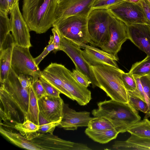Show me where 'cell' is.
<instances>
[{
    "mask_svg": "<svg viewBox=\"0 0 150 150\" xmlns=\"http://www.w3.org/2000/svg\"><path fill=\"white\" fill-rule=\"evenodd\" d=\"M15 43L10 33L0 45V81L4 82L7 77L11 67L13 50Z\"/></svg>",
    "mask_w": 150,
    "mask_h": 150,
    "instance_id": "obj_18",
    "label": "cell"
},
{
    "mask_svg": "<svg viewBox=\"0 0 150 150\" xmlns=\"http://www.w3.org/2000/svg\"><path fill=\"white\" fill-rule=\"evenodd\" d=\"M62 0H57L58 3H59Z\"/></svg>",
    "mask_w": 150,
    "mask_h": 150,
    "instance_id": "obj_47",
    "label": "cell"
},
{
    "mask_svg": "<svg viewBox=\"0 0 150 150\" xmlns=\"http://www.w3.org/2000/svg\"><path fill=\"white\" fill-rule=\"evenodd\" d=\"M60 50L65 52L74 63L76 69L85 75L91 82L93 88L99 87L91 66L83 56L81 47L71 40L60 35Z\"/></svg>",
    "mask_w": 150,
    "mask_h": 150,
    "instance_id": "obj_10",
    "label": "cell"
},
{
    "mask_svg": "<svg viewBox=\"0 0 150 150\" xmlns=\"http://www.w3.org/2000/svg\"><path fill=\"white\" fill-rule=\"evenodd\" d=\"M88 128L94 130L115 129L114 126L110 121L102 117H93L90 121Z\"/></svg>",
    "mask_w": 150,
    "mask_h": 150,
    "instance_id": "obj_26",
    "label": "cell"
},
{
    "mask_svg": "<svg viewBox=\"0 0 150 150\" xmlns=\"http://www.w3.org/2000/svg\"><path fill=\"white\" fill-rule=\"evenodd\" d=\"M146 101L148 105V110L145 114L144 118L150 117V75H147L140 77Z\"/></svg>",
    "mask_w": 150,
    "mask_h": 150,
    "instance_id": "obj_28",
    "label": "cell"
},
{
    "mask_svg": "<svg viewBox=\"0 0 150 150\" xmlns=\"http://www.w3.org/2000/svg\"><path fill=\"white\" fill-rule=\"evenodd\" d=\"M9 13L11 32L15 45L30 48L32 46L30 41V30L20 11L18 2L14 5Z\"/></svg>",
    "mask_w": 150,
    "mask_h": 150,
    "instance_id": "obj_12",
    "label": "cell"
},
{
    "mask_svg": "<svg viewBox=\"0 0 150 150\" xmlns=\"http://www.w3.org/2000/svg\"><path fill=\"white\" fill-rule=\"evenodd\" d=\"M112 148L120 150H147L145 147L127 141H116L112 146Z\"/></svg>",
    "mask_w": 150,
    "mask_h": 150,
    "instance_id": "obj_30",
    "label": "cell"
},
{
    "mask_svg": "<svg viewBox=\"0 0 150 150\" xmlns=\"http://www.w3.org/2000/svg\"><path fill=\"white\" fill-rule=\"evenodd\" d=\"M107 9L127 25L135 24H146L145 14L141 2L135 4L124 1Z\"/></svg>",
    "mask_w": 150,
    "mask_h": 150,
    "instance_id": "obj_11",
    "label": "cell"
},
{
    "mask_svg": "<svg viewBox=\"0 0 150 150\" xmlns=\"http://www.w3.org/2000/svg\"><path fill=\"white\" fill-rule=\"evenodd\" d=\"M90 113L86 111L77 112L64 103L63 117L57 127L66 130H74L78 127H88L93 118Z\"/></svg>",
    "mask_w": 150,
    "mask_h": 150,
    "instance_id": "obj_15",
    "label": "cell"
},
{
    "mask_svg": "<svg viewBox=\"0 0 150 150\" xmlns=\"http://www.w3.org/2000/svg\"><path fill=\"white\" fill-rule=\"evenodd\" d=\"M125 1L132 3L138 4L140 2L141 0H125Z\"/></svg>",
    "mask_w": 150,
    "mask_h": 150,
    "instance_id": "obj_46",
    "label": "cell"
},
{
    "mask_svg": "<svg viewBox=\"0 0 150 150\" xmlns=\"http://www.w3.org/2000/svg\"><path fill=\"white\" fill-rule=\"evenodd\" d=\"M0 9L9 13L6 0H0Z\"/></svg>",
    "mask_w": 150,
    "mask_h": 150,
    "instance_id": "obj_43",
    "label": "cell"
},
{
    "mask_svg": "<svg viewBox=\"0 0 150 150\" xmlns=\"http://www.w3.org/2000/svg\"><path fill=\"white\" fill-rule=\"evenodd\" d=\"M52 31L53 35L51 36V37L55 45V50H54V53L60 50L61 45V37L60 35L57 30L54 28L52 29Z\"/></svg>",
    "mask_w": 150,
    "mask_h": 150,
    "instance_id": "obj_41",
    "label": "cell"
},
{
    "mask_svg": "<svg viewBox=\"0 0 150 150\" xmlns=\"http://www.w3.org/2000/svg\"><path fill=\"white\" fill-rule=\"evenodd\" d=\"M133 76L141 77L150 74V56L133 64L129 71Z\"/></svg>",
    "mask_w": 150,
    "mask_h": 150,
    "instance_id": "obj_24",
    "label": "cell"
},
{
    "mask_svg": "<svg viewBox=\"0 0 150 150\" xmlns=\"http://www.w3.org/2000/svg\"><path fill=\"white\" fill-rule=\"evenodd\" d=\"M60 122H50L39 125L37 132L41 133H49L53 134L55 127L57 126Z\"/></svg>",
    "mask_w": 150,
    "mask_h": 150,
    "instance_id": "obj_38",
    "label": "cell"
},
{
    "mask_svg": "<svg viewBox=\"0 0 150 150\" xmlns=\"http://www.w3.org/2000/svg\"><path fill=\"white\" fill-rule=\"evenodd\" d=\"M40 113L49 122H60L63 117L64 103L60 97L48 95L38 99Z\"/></svg>",
    "mask_w": 150,
    "mask_h": 150,
    "instance_id": "obj_14",
    "label": "cell"
},
{
    "mask_svg": "<svg viewBox=\"0 0 150 150\" xmlns=\"http://www.w3.org/2000/svg\"><path fill=\"white\" fill-rule=\"evenodd\" d=\"M110 12L107 9H92L87 17V29L89 43L100 47L108 37Z\"/></svg>",
    "mask_w": 150,
    "mask_h": 150,
    "instance_id": "obj_6",
    "label": "cell"
},
{
    "mask_svg": "<svg viewBox=\"0 0 150 150\" xmlns=\"http://www.w3.org/2000/svg\"><path fill=\"white\" fill-rule=\"evenodd\" d=\"M150 3V0H147Z\"/></svg>",
    "mask_w": 150,
    "mask_h": 150,
    "instance_id": "obj_48",
    "label": "cell"
},
{
    "mask_svg": "<svg viewBox=\"0 0 150 150\" xmlns=\"http://www.w3.org/2000/svg\"><path fill=\"white\" fill-rule=\"evenodd\" d=\"M122 79L124 86L127 92H133L136 89V82L134 76L130 72H123Z\"/></svg>",
    "mask_w": 150,
    "mask_h": 150,
    "instance_id": "obj_31",
    "label": "cell"
},
{
    "mask_svg": "<svg viewBox=\"0 0 150 150\" xmlns=\"http://www.w3.org/2000/svg\"><path fill=\"white\" fill-rule=\"evenodd\" d=\"M128 39L150 56V26L144 24L127 25Z\"/></svg>",
    "mask_w": 150,
    "mask_h": 150,
    "instance_id": "obj_17",
    "label": "cell"
},
{
    "mask_svg": "<svg viewBox=\"0 0 150 150\" xmlns=\"http://www.w3.org/2000/svg\"><path fill=\"white\" fill-rule=\"evenodd\" d=\"M57 0H23L22 15L30 31L46 32L55 21Z\"/></svg>",
    "mask_w": 150,
    "mask_h": 150,
    "instance_id": "obj_2",
    "label": "cell"
},
{
    "mask_svg": "<svg viewBox=\"0 0 150 150\" xmlns=\"http://www.w3.org/2000/svg\"><path fill=\"white\" fill-rule=\"evenodd\" d=\"M11 68L18 76L23 74L39 78L41 71L30 53L29 48L15 45L13 48Z\"/></svg>",
    "mask_w": 150,
    "mask_h": 150,
    "instance_id": "obj_8",
    "label": "cell"
},
{
    "mask_svg": "<svg viewBox=\"0 0 150 150\" xmlns=\"http://www.w3.org/2000/svg\"><path fill=\"white\" fill-rule=\"evenodd\" d=\"M39 125L49 123L40 113L39 115Z\"/></svg>",
    "mask_w": 150,
    "mask_h": 150,
    "instance_id": "obj_45",
    "label": "cell"
},
{
    "mask_svg": "<svg viewBox=\"0 0 150 150\" xmlns=\"http://www.w3.org/2000/svg\"><path fill=\"white\" fill-rule=\"evenodd\" d=\"M8 13L0 9V45L7 34L11 30V27Z\"/></svg>",
    "mask_w": 150,
    "mask_h": 150,
    "instance_id": "obj_27",
    "label": "cell"
},
{
    "mask_svg": "<svg viewBox=\"0 0 150 150\" xmlns=\"http://www.w3.org/2000/svg\"><path fill=\"white\" fill-rule=\"evenodd\" d=\"M10 127L18 131L21 134L26 138L37 132L39 125L27 120L22 123L15 122V124L11 125Z\"/></svg>",
    "mask_w": 150,
    "mask_h": 150,
    "instance_id": "obj_25",
    "label": "cell"
},
{
    "mask_svg": "<svg viewBox=\"0 0 150 150\" xmlns=\"http://www.w3.org/2000/svg\"><path fill=\"white\" fill-rule=\"evenodd\" d=\"M39 78L47 95L54 97H60L61 93L57 89L41 77Z\"/></svg>",
    "mask_w": 150,
    "mask_h": 150,
    "instance_id": "obj_37",
    "label": "cell"
},
{
    "mask_svg": "<svg viewBox=\"0 0 150 150\" xmlns=\"http://www.w3.org/2000/svg\"><path fill=\"white\" fill-rule=\"evenodd\" d=\"M140 2L145 14L146 25L150 26V3L147 0H141Z\"/></svg>",
    "mask_w": 150,
    "mask_h": 150,
    "instance_id": "obj_42",
    "label": "cell"
},
{
    "mask_svg": "<svg viewBox=\"0 0 150 150\" xmlns=\"http://www.w3.org/2000/svg\"><path fill=\"white\" fill-rule=\"evenodd\" d=\"M128 103L137 110L145 114L148 110V106L146 101L139 98L128 93Z\"/></svg>",
    "mask_w": 150,
    "mask_h": 150,
    "instance_id": "obj_29",
    "label": "cell"
},
{
    "mask_svg": "<svg viewBox=\"0 0 150 150\" xmlns=\"http://www.w3.org/2000/svg\"><path fill=\"white\" fill-rule=\"evenodd\" d=\"M134 76L136 82V89L134 91L128 92L146 101L144 93L140 80V77Z\"/></svg>",
    "mask_w": 150,
    "mask_h": 150,
    "instance_id": "obj_39",
    "label": "cell"
},
{
    "mask_svg": "<svg viewBox=\"0 0 150 150\" xmlns=\"http://www.w3.org/2000/svg\"><path fill=\"white\" fill-rule=\"evenodd\" d=\"M88 15L71 16L57 20L52 27L59 34L79 45L89 43L87 29Z\"/></svg>",
    "mask_w": 150,
    "mask_h": 150,
    "instance_id": "obj_5",
    "label": "cell"
},
{
    "mask_svg": "<svg viewBox=\"0 0 150 150\" xmlns=\"http://www.w3.org/2000/svg\"><path fill=\"white\" fill-rule=\"evenodd\" d=\"M85 133L89 138L100 144H106L117 137L119 133L115 129L103 130H94L88 127Z\"/></svg>",
    "mask_w": 150,
    "mask_h": 150,
    "instance_id": "obj_21",
    "label": "cell"
},
{
    "mask_svg": "<svg viewBox=\"0 0 150 150\" xmlns=\"http://www.w3.org/2000/svg\"><path fill=\"white\" fill-rule=\"evenodd\" d=\"M127 132L140 137L150 138V121L148 118H144L131 125Z\"/></svg>",
    "mask_w": 150,
    "mask_h": 150,
    "instance_id": "obj_23",
    "label": "cell"
},
{
    "mask_svg": "<svg viewBox=\"0 0 150 150\" xmlns=\"http://www.w3.org/2000/svg\"><path fill=\"white\" fill-rule=\"evenodd\" d=\"M30 88H23L21 85L18 76L11 67L8 76L1 83L0 99L3 110L0 108V116L4 121L15 117L20 121L19 110L26 120L29 97Z\"/></svg>",
    "mask_w": 150,
    "mask_h": 150,
    "instance_id": "obj_1",
    "label": "cell"
},
{
    "mask_svg": "<svg viewBox=\"0 0 150 150\" xmlns=\"http://www.w3.org/2000/svg\"><path fill=\"white\" fill-rule=\"evenodd\" d=\"M39 113L38 99L33 88L31 85L30 88L29 105L26 117V120H29L35 124L39 125Z\"/></svg>",
    "mask_w": 150,
    "mask_h": 150,
    "instance_id": "obj_22",
    "label": "cell"
},
{
    "mask_svg": "<svg viewBox=\"0 0 150 150\" xmlns=\"http://www.w3.org/2000/svg\"><path fill=\"white\" fill-rule=\"evenodd\" d=\"M110 13L108 38L100 48L104 51L117 57V54L121 50L122 45L128 39L127 27L123 22Z\"/></svg>",
    "mask_w": 150,
    "mask_h": 150,
    "instance_id": "obj_9",
    "label": "cell"
},
{
    "mask_svg": "<svg viewBox=\"0 0 150 150\" xmlns=\"http://www.w3.org/2000/svg\"><path fill=\"white\" fill-rule=\"evenodd\" d=\"M41 77L57 89L61 93L74 100L71 95L64 88L62 80L50 64L41 71Z\"/></svg>",
    "mask_w": 150,
    "mask_h": 150,
    "instance_id": "obj_20",
    "label": "cell"
},
{
    "mask_svg": "<svg viewBox=\"0 0 150 150\" xmlns=\"http://www.w3.org/2000/svg\"><path fill=\"white\" fill-rule=\"evenodd\" d=\"M81 47L84 49L81 50L83 56L91 66L105 65L118 67L117 57L87 44L82 45Z\"/></svg>",
    "mask_w": 150,
    "mask_h": 150,
    "instance_id": "obj_16",
    "label": "cell"
},
{
    "mask_svg": "<svg viewBox=\"0 0 150 150\" xmlns=\"http://www.w3.org/2000/svg\"><path fill=\"white\" fill-rule=\"evenodd\" d=\"M99 87L111 99L128 103V92L123 85L122 74L124 72L119 68L107 65L91 66Z\"/></svg>",
    "mask_w": 150,
    "mask_h": 150,
    "instance_id": "obj_4",
    "label": "cell"
},
{
    "mask_svg": "<svg viewBox=\"0 0 150 150\" xmlns=\"http://www.w3.org/2000/svg\"><path fill=\"white\" fill-rule=\"evenodd\" d=\"M18 1L19 0H6L9 13L10 10L12 8L14 5L16 3L18 2Z\"/></svg>",
    "mask_w": 150,
    "mask_h": 150,
    "instance_id": "obj_44",
    "label": "cell"
},
{
    "mask_svg": "<svg viewBox=\"0 0 150 150\" xmlns=\"http://www.w3.org/2000/svg\"><path fill=\"white\" fill-rule=\"evenodd\" d=\"M125 0H96L93 6L92 9L105 8L124 1Z\"/></svg>",
    "mask_w": 150,
    "mask_h": 150,
    "instance_id": "obj_34",
    "label": "cell"
},
{
    "mask_svg": "<svg viewBox=\"0 0 150 150\" xmlns=\"http://www.w3.org/2000/svg\"><path fill=\"white\" fill-rule=\"evenodd\" d=\"M72 76L76 80L83 86L87 88L91 82L87 77L78 70L73 69L72 72Z\"/></svg>",
    "mask_w": 150,
    "mask_h": 150,
    "instance_id": "obj_35",
    "label": "cell"
},
{
    "mask_svg": "<svg viewBox=\"0 0 150 150\" xmlns=\"http://www.w3.org/2000/svg\"><path fill=\"white\" fill-rule=\"evenodd\" d=\"M48 45L44 49L42 52L38 56L34 58L35 62L38 66L43 59L51 51L55 50V45L52 38L50 37Z\"/></svg>",
    "mask_w": 150,
    "mask_h": 150,
    "instance_id": "obj_36",
    "label": "cell"
},
{
    "mask_svg": "<svg viewBox=\"0 0 150 150\" xmlns=\"http://www.w3.org/2000/svg\"><path fill=\"white\" fill-rule=\"evenodd\" d=\"M97 105L98 108L92 111V115L94 117H102L108 120L119 133L127 132L131 125L141 119L137 110L128 103L111 99L99 102Z\"/></svg>",
    "mask_w": 150,
    "mask_h": 150,
    "instance_id": "obj_3",
    "label": "cell"
},
{
    "mask_svg": "<svg viewBox=\"0 0 150 150\" xmlns=\"http://www.w3.org/2000/svg\"><path fill=\"white\" fill-rule=\"evenodd\" d=\"M62 80L65 89L71 95L74 100L84 106L92 99L91 91L78 83L73 77L72 72L64 65L56 63L50 64Z\"/></svg>",
    "mask_w": 150,
    "mask_h": 150,
    "instance_id": "obj_7",
    "label": "cell"
},
{
    "mask_svg": "<svg viewBox=\"0 0 150 150\" xmlns=\"http://www.w3.org/2000/svg\"><path fill=\"white\" fill-rule=\"evenodd\" d=\"M0 132L1 134L10 142L22 148L31 150H39L38 148L20 133H17L0 126Z\"/></svg>",
    "mask_w": 150,
    "mask_h": 150,
    "instance_id": "obj_19",
    "label": "cell"
},
{
    "mask_svg": "<svg viewBox=\"0 0 150 150\" xmlns=\"http://www.w3.org/2000/svg\"><path fill=\"white\" fill-rule=\"evenodd\" d=\"M18 76L22 86L25 88H29L32 85L33 77L23 74L20 75Z\"/></svg>",
    "mask_w": 150,
    "mask_h": 150,
    "instance_id": "obj_40",
    "label": "cell"
},
{
    "mask_svg": "<svg viewBox=\"0 0 150 150\" xmlns=\"http://www.w3.org/2000/svg\"><path fill=\"white\" fill-rule=\"evenodd\" d=\"M38 99L47 95V94L39 78L33 77L32 85Z\"/></svg>",
    "mask_w": 150,
    "mask_h": 150,
    "instance_id": "obj_32",
    "label": "cell"
},
{
    "mask_svg": "<svg viewBox=\"0 0 150 150\" xmlns=\"http://www.w3.org/2000/svg\"><path fill=\"white\" fill-rule=\"evenodd\" d=\"M95 0H62L57 4L55 12V21L74 16H88Z\"/></svg>",
    "mask_w": 150,
    "mask_h": 150,
    "instance_id": "obj_13",
    "label": "cell"
},
{
    "mask_svg": "<svg viewBox=\"0 0 150 150\" xmlns=\"http://www.w3.org/2000/svg\"><path fill=\"white\" fill-rule=\"evenodd\" d=\"M127 141L134 143L150 150V138H143L131 134L126 140Z\"/></svg>",
    "mask_w": 150,
    "mask_h": 150,
    "instance_id": "obj_33",
    "label": "cell"
},
{
    "mask_svg": "<svg viewBox=\"0 0 150 150\" xmlns=\"http://www.w3.org/2000/svg\"><path fill=\"white\" fill-rule=\"evenodd\" d=\"M149 75H150V74Z\"/></svg>",
    "mask_w": 150,
    "mask_h": 150,
    "instance_id": "obj_49",
    "label": "cell"
}]
</instances>
